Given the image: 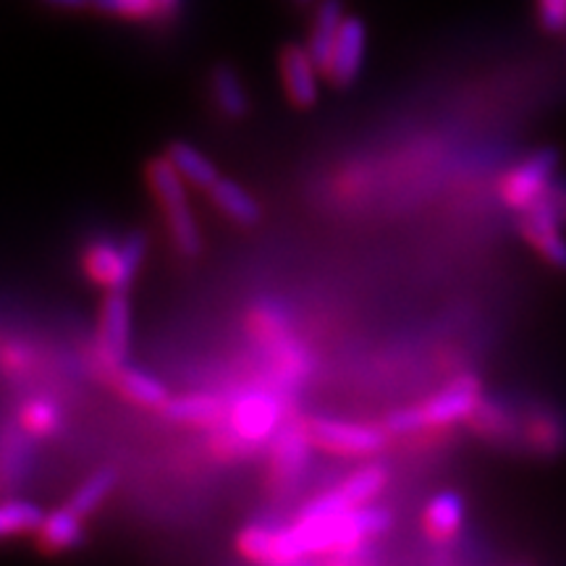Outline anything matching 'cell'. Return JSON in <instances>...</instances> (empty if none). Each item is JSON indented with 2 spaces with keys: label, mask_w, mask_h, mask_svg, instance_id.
<instances>
[{
  "label": "cell",
  "mask_w": 566,
  "mask_h": 566,
  "mask_svg": "<svg viewBox=\"0 0 566 566\" xmlns=\"http://www.w3.org/2000/svg\"><path fill=\"white\" fill-rule=\"evenodd\" d=\"M129 352V300L126 292H111L103 302L101 315V357L105 365L124 367Z\"/></svg>",
  "instance_id": "5b68a950"
},
{
  "label": "cell",
  "mask_w": 566,
  "mask_h": 566,
  "mask_svg": "<svg viewBox=\"0 0 566 566\" xmlns=\"http://www.w3.org/2000/svg\"><path fill=\"white\" fill-rule=\"evenodd\" d=\"M118 386L137 405L163 407L168 401V394L160 380L147 375L145 370H137V367H118Z\"/></svg>",
  "instance_id": "d6986e66"
},
{
  "label": "cell",
  "mask_w": 566,
  "mask_h": 566,
  "mask_svg": "<svg viewBox=\"0 0 566 566\" xmlns=\"http://www.w3.org/2000/svg\"><path fill=\"white\" fill-rule=\"evenodd\" d=\"M212 195V200H216L218 208H221L226 216L233 218L237 223H258L260 218V205L252 200L250 195L244 192L242 187H239L237 181H229V179H218L212 187L208 189Z\"/></svg>",
  "instance_id": "9a60e30c"
},
{
  "label": "cell",
  "mask_w": 566,
  "mask_h": 566,
  "mask_svg": "<svg viewBox=\"0 0 566 566\" xmlns=\"http://www.w3.org/2000/svg\"><path fill=\"white\" fill-rule=\"evenodd\" d=\"M40 546L45 551H66L80 546L82 541V525L80 514L74 509H59V512L48 514L38 530Z\"/></svg>",
  "instance_id": "7c38bea8"
},
{
  "label": "cell",
  "mask_w": 566,
  "mask_h": 566,
  "mask_svg": "<svg viewBox=\"0 0 566 566\" xmlns=\"http://www.w3.org/2000/svg\"><path fill=\"white\" fill-rule=\"evenodd\" d=\"M344 19L346 17H344L342 0H321V3H317L315 17H313V30H310V40H307V53L321 71H325V66H328Z\"/></svg>",
  "instance_id": "9c48e42d"
},
{
  "label": "cell",
  "mask_w": 566,
  "mask_h": 566,
  "mask_svg": "<svg viewBox=\"0 0 566 566\" xmlns=\"http://www.w3.org/2000/svg\"><path fill=\"white\" fill-rule=\"evenodd\" d=\"M349 509H352V501L346 499L344 491H334V493L321 495V499H315L300 516H304V520H323V516H338L349 512Z\"/></svg>",
  "instance_id": "f1b7e54d"
},
{
  "label": "cell",
  "mask_w": 566,
  "mask_h": 566,
  "mask_svg": "<svg viewBox=\"0 0 566 566\" xmlns=\"http://www.w3.org/2000/svg\"><path fill=\"white\" fill-rule=\"evenodd\" d=\"M160 409L168 420H176V422H216L223 417L221 399H216V396H205V394L168 399Z\"/></svg>",
  "instance_id": "2e32d148"
},
{
  "label": "cell",
  "mask_w": 566,
  "mask_h": 566,
  "mask_svg": "<svg viewBox=\"0 0 566 566\" xmlns=\"http://www.w3.org/2000/svg\"><path fill=\"white\" fill-rule=\"evenodd\" d=\"M158 3V17H168L181 6V0H155Z\"/></svg>",
  "instance_id": "d6a6232c"
},
{
  "label": "cell",
  "mask_w": 566,
  "mask_h": 566,
  "mask_svg": "<svg viewBox=\"0 0 566 566\" xmlns=\"http://www.w3.org/2000/svg\"><path fill=\"white\" fill-rule=\"evenodd\" d=\"M315 61L310 59L307 48L286 45L281 53V74L289 97L300 108H310L317 101V76Z\"/></svg>",
  "instance_id": "ba28073f"
},
{
  "label": "cell",
  "mask_w": 566,
  "mask_h": 566,
  "mask_svg": "<svg viewBox=\"0 0 566 566\" xmlns=\"http://www.w3.org/2000/svg\"><path fill=\"white\" fill-rule=\"evenodd\" d=\"M250 325L260 338H268V342H271L273 336H283V331H286V317H283V313L275 304L263 302L254 307Z\"/></svg>",
  "instance_id": "4316f807"
},
{
  "label": "cell",
  "mask_w": 566,
  "mask_h": 566,
  "mask_svg": "<svg viewBox=\"0 0 566 566\" xmlns=\"http://www.w3.org/2000/svg\"><path fill=\"white\" fill-rule=\"evenodd\" d=\"M310 438L296 424L279 430L273 441V478L279 483H292V480L302 475L310 457Z\"/></svg>",
  "instance_id": "30bf717a"
},
{
  "label": "cell",
  "mask_w": 566,
  "mask_h": 566,
  "mask_svg": "<svg viewBox=\"0 0 566 566\" xmlns=\"http://www.w3.org/2000/svg\"><path fill=\"white\" fill-rule=\"evenodd\" d=\"M464 520V504L457 493L433 495L428 509H424V525L436 537H451L459 533Z\"/></svg>",
  "instance_id": "e0dca14e"
},
{
  "label": "cell",
  "mask_w": 566,
  "mask_h": 566,
  "mask_svg": "<svg viewBox=\"0 0 566 566\" xmlns=\"http://www.w3.org/2000/svg\"><path fill=\"white\" fill-rule=\"evenodd\" d=\"M310 436L315 443L325 446V449L338 451V454L349 457H365L378 451L384 446V436L375 428H365V424L338 422V420H315L310 424Z\"/></svg>",
  "instance_id": "277c9868"
},
{
  "label": "cell",
  "mask_w": 566,
  "mask_h": 566,
  "mask_svg": "<svg viewBox=\"0 0 566 566\" xmlns=\"http://www.w3.org/2000/svg\"><path fill=\"white\" fill-rule=\"evenodd\" d=\"M147 181H150L153 192L158 195L166 212L187 208V197H184V176L176 171L171 158H155L147 166Z\"/></svg>",
  "instance_id": "4fadbf2b"
},
{
  "label": "cell",
  "mask_w": 566,
  "mask_h": 566,
  "mask_svg": "<svg viewBox=\"0 0 566 566\" xmlns=\"http://www.w3.org/2000/svg\"><path fill=\"white\" fill-rule=\"evenodd\" d=\"M537 17L548 32L566 30V0H537Z\"/></svg>",
  "instance_id": "f546056e"
},
{
  "label": "cell",
  "mask_w": 566,
  "mask_h": 566,
  "mask_svg": "<svg viewBox=\"0 0 566 566\" xmlns=\"http://www.w3.org/2000/svg\"><path fill=\"white\" fill-rule=\"evenodd\" d=\"M239 551L258 564H273V530L247 527L239 535Z\"/></svg>",
  "instance_id": "d4e9b609"
},
{
  "label": "cell",
  "mask_w": 566,
  "mask_h": 566,
  "mask_svg": "<svg viewBox=\"0 0 566 566\" xmlns=\"http://www.w3.org/2000/svg\"><path fill=\"white\" fill-rule=\"evenodd\" d=\"M294 3H300V6H307V3H313V0H294Z\"/></svg>",
  "instance_id": "836d02e7"
},
{
  "label": "cell",
  "mask_w": 566,
  "mask_h": 566,
  "mask_svg": "<svg viewBox=\"0 0 566 566\" xmlns=\"http://www.w3.org/2000/svg\"><path fill=\"white\" fill-rule=\"evenodd\" d=\"M231 424L233 433L247 443L268 441L279 424V405L268 394L244 396L231 409Z\"/></svg>",
  "instance_id": "8992f818"
},
{
  "label": "cell",
  "mask_w": 566,
  "mask_h": 566,
  "mask_svg": "<svg viewBox=\"0 0 566 566\" xmlns=\"http://www.w3.org/2000/svg\"><path fill=\"white\" fill-rule=\"evenodd\" d=\"M21 428L32 436H51L55 428H59V409L51 401L34 399L30 405H24L19 415Z\"/></svg>",
  "instance_id": "603a6c76"
},
{
  "label": "cell",
  "mask_w": 566,
  "mask_h": 566,
  "mask_svg": "<svg viewBox=\"0 0 566 566\" xmlns=\"http://www.w3.org/2000/svg\"><path fill=\"white\" fill-rule=\"evenodd\" d=\"M478 407V388L472 380H459L451 388H446L441 396L430 399L422 407L424 422L428 424H449L470 417Z\"/></svg>",
  "instance_id": "8fae6325"
},
{
  "label": "cell",
  "mask_w": 566,
  "mask_h": 566,
  "mask_svg": "<svg viewBox=\"0 0 566 566\" xmlns=\"http://www.w3.org/2000/svg\"><path fill=\"white\" fill-rule=\"evenodd\" d=\"M558 155L554 150H541L533 158H527L522 166H516L512 174L501 184V197L509 208L527 210L530 205L537 202L548 189L551 176L556 171Z\"/></svg>",
  "instance_id": "7a4b0ae2"
},
{
  "label": "cell",
  "mask_w": 566,
  "mask_h": 566,
  "mask_svg": "<svg viewBox=\"0 0 566 566\" xmlns=\"http://www.w3.org/2000/svg\"><path fill=\"white\" fill-rule=\"evenodd\" d=\"M42 3L51 6V9L80 11V9H87V6H92V0H42Z\"/></svg>",
  "instance_id": "1f68e13d"
},
{
  "label": "cell",
  "mask_w": 566,
  "mask_h": 566,
  "mask_svg": "<svg viewBox=\"0 0 566 566\" xmlns=\"http://www.w3.org/2000/svg\"><path fill=\"white\" fill-rule=\"evenodd\" d=\"M365 45L367 32L363 19L346 17L342 30H338L334 53H331L328 66H325V76L338 87H346L359 76L365 61Z\"/></svg>",
  "instance_id": "3957f363"
},
{
  "label": "cell",
  "mask_w": 566,
  "mask_h": 566,
  "mask_svg": "<svg viewBox=\"0 0 566 566\" xmlns=\"http://www.w3.org/2000/svg\"><path fill=\"white\" fill-rule=\"evenodd\" d=\"M384 485H386V470H380V467H365V470H359L357 475L346 480L342 491L346 499L352 501V506H363L384 491Z\"/></svg>",
  "instance_id": "7402d4cb"
},
{
  "label": "cell",
  "mask_w": 566,
  "mask_h": 566,
  "mask_svg": "<svg viewBox=\"0 0 566 566\" xmlns=\"http://www.w3.org/2000/svg\"><path fill=\"white\" fill-rule=\"evenodd\" d=\"M48 514H42L40 506H34L32 501H6L0 509V535L11 537L21 533H38Z\"/></svg>",
  "instance_id": "ffe728a7"
},
{
  "label": "cell",
  "mask_w": 566,
  "mask_h": 566,
  "mask_svg": "<svg viewBox=\"0 0 566 566\" xmlns=\"http://www.w3.org/2000/svg\"><path fill=\"white\" fill-rule=\"evenodd\" d=\"M168 223H171L174 239H176V244H179V250L184 254L200 252L202 239H200V231H197V223H195V218H192V212H189V208H179V210L168 212Z\"/></svg>",
  "instance_id": "cb8c5ba5"
},
{
  "label": "cell",
  "mask_w": 566,
  "mask_h": 566,
  "mask_svg": "<svg viewBox=\"0 0 566 566\" xmlns=\"http://www.w3.org/2000/svg\"><path fill=\"white\" fill-rule=\"evenodd\" d=\"M527 239L541 250L551 263L566 268V242L558 233V210L551 200H537L525 210V221H522Z\"/></svg>",
  "instance_id": "52a82bcc"
},
{
  "label": "cell",
  "mask_w": 566,
  "mask_h": 566,
  "mask_svg": "<svg viewBox=\"0 0 566 566\" xmlns=\"http://www.w3.org/2000/svg\"><path fill=\"white\" fill-rule=\"evenodd\" d=\"M168 158H171L176 171H179L189 184H195V187L210 189L212 184L221 179V176H218V168L212 166L202 153H197L192 145H187V142H174V145L168 147Z\"/></svg>",
  "instance_id": "5bb4252c"
},
{
  "label": "cell",
  "mask_w": 566,
  "mask_h": 566,
  "mask_svg": "<svg viewBox=\"0 0 566 566\" xmlns=\"http://www.w3.org/2000/svg\"><path fill=\"white\" fill-rule=\"evenodd\" d=\"M145 250L147 242L142 233H132L124 244H113L101 239V242L90 244L87 252H84V271H87L92 281L103 283L108 292H126L142 258H145Z\"/></svg>",
  "instance_id": "6da1fadb"
},
{
  "label": "cell",
  "mask_w": 566,
  "mask_h": 566,
  "mask_svg": "<svg viewBox=\"0 0 566 566\" xmlns=\"http://www.w3.org/2000/svg\"><path fill=\"white\" fill-rule=\"evenodd\" d=\"M388 430H394V433H415V430H420L424 422V415H422V407H407V409H399V412H391L388 415Z\"/></svg>",
  "instance_id": "4dcf8cb0"
},
{
  "label": "cell",
  "mask_w": 566,
  "mask_h": 566,
  "mask_svg": "<svg viewBox=\"0 0 566 566\" xmlns=\"http://www.w3.org/2000/svg\"><path fill=\"white\" fill-rule=\"evenodd\" d=\"M113 483H116V475H113L111 470L95 472V475H90L80 488H76V493L71 495L69 506L80 516L90 514L92 509H97V504H101L105 495L111 493Z\"/></svg>",
  "instance_id": "44dd1931"
},
{
  "label": "cell",
  "mask_w": 566,
  "mask_h": 566,
  "mask_svg": "<svg viewBox=\"0 0 566 566\" xmlns=\"http://www.w3.org/2000/svg\"><path fill=\"white\" fill-rule=\"evenodd\" d=\"M352 520L365 537L380 535L391 527V514H388L386 509H378V506H354Z\"/></svg>",
  "instance_id": "83f0119b"
},
{
  "label": "cell",
  "mask_w": 566,
  "mask_h": 566,
  "mask_svg": "<svg viewBox=\"0 0 566 566\" xmlns=\"http://www.w3.org/2000/svg\"><path fill=\"white\" fill-rule=\"evenodd\" d=\"M92 9L129 19L158 17V3L155 0H92Z\"/></svg>",
  "instance_id": "484cf974"
},
{
  "label": "cell",
  "mask_w": 566,
  "mask_h": 566,
  "mask_svg": "<svg viewBox=\"0 0 566 566\" xmlns=\"http://www.w3.org/2000/svg\"><path fill=\"white\" fill-rule=\"evenodd\" d=\"M212 95H216L218 108H221L229 118H242L247 113V95L242 87V80L231 66H216L210 76Z\"/></svg>",
  "instance_id": "ac0fdd59"
}]
</instances>
